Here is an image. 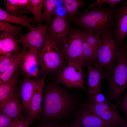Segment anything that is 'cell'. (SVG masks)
<instances>
[{"label": "cell", "instance_id": "19", "mask_svg": "<svg viewBox=\"0 0 127 127\" xmlns=\"http://www.w3.org/2000/svg\"><path fill=\"white\" fill-rule=\"evenodd\" d=\"M21 71L18 67L11 78L0 86V108L12 95L19 91L17 84Z\"/></svg>", "mask_w": 127, "mask_h": 127}, {"label": "cell", "instance_id": "1", "mask_svg": "<svg viewBox=\"0 0 127 127\" xmlns=\"http://www.w3.org/2000/svg\"><path fill=\"white\" fill-rule=\"evenodd\" d=\"M114 19L113 9L95 7L77 14L74 20L75 24L86 32L100 37L113 32Z\"/></svg>", "mask_w": 127, "mask_h": 127}, {"label": "cell", "instance_id": "21", "mask_svg": "<svg viewBox=\"0 0 127 127\" xmlns=\"http://www.w3.org/2000/svg\"><path fill=\"white\" fill-rule=\"evenodd\" d=\"M43 0H28L24 7V11L30 12L33 16L37 25H42V10L43 7Z\"/></svg>", "mask_w": 127, "mask_h": 127}, {"label": "cell", "instance_id": "25", "mask_svg": "<svg viewBox=\"0 0 127 127\" xmlns=\"http://www.w3.org/2000/svg\"><path fill=\"white\" fill-rule=\"evenodd\" d=\"M22 27H19L12 25L8 22L0 21V31L9 33L16 38L20 37L22 35Z\"/></svg>", "mask_w": 127, "mask_h": 127}, {"label": "cell", "instance_id": "2", "mask_svg": "<svg viewBox=\"0 0 127 127\" xmlns=\"http://www.w3.org/2000/svg\"><path fill=\"white\" fill-rule=\"evenodd\" d=\"M75 101L65 88L51 84L43 92L42 114L48 118L61 117L73 108Z\"/></svg>", "mask_w": 127, "mask_h": 127}, {"label": "cell", "instance_id": "30", "mask_svg": "<svg viewBox=\"0 0 127 127\" xmlns=\"http://www.w3.org/2000/svg\"><path fill=\"white\" fill-rule=\"evenodd\" d=\"M15 120L0 112V127H12Z\"/></svg>", "mask_w": 127, "mask_h": 127}, {"label": "cell", "instance_id": "5", "mask_svg": "<svg viewBox=\"0 0 127 127\" xmlns=\"http://www.w3.org/2000/svg\"><path fill=\"white\" fill-rule=\"evenodd\" d=\"M38 64L43 75L58 73L62 69L64 57L60 50L51 40L48 38L41 52L37 55Z\"/></svg>", "mask_w": 127, "mask_h": 127}, {"label": "cell", "instance_id": "28", "mask_svg": "<svg viewBox=\"0 0 127 127\" xmlns=\"http://www.w3.org/2000/svg\"><path fill=\"white\" fill-rule=\"evenodd\" d=\"M20 52H13L4 58L0 61V74L3 72L8 67Z\"/></svg>", "mask_w": 127, "mask_h": 127}, {"label": "cell", "instance_id": "12", "mask_svg": "<svg viewBox=\"0 0 127 127\" xmlns=\"http://www.w3.org/2000/svg\"><path fill=\"white\" fill-rule=\"evenodd\" d=\"M75 122L80 127H119L105 121L84 107L77 112Z\"/></svg>", "mask_w": 127, "mask_h": 127}, {"label": "cell", "instance_id": "32", "mask_svg": "<svg viewBox=\"0 0 127 127\" xmlns=\"http://www.w3.org/2000/svg\"><path fill=\"white\" fill-rule=\"evenodd\" d=\"M121 108L126 116H127V94L126 93L122 101Z\"/></svg>", "mask_w": 127, "mask_h": 127}, {"label": "cell", "instance_id": "24", "mask_svg": "<svg viewBox=\"0 0 127 127\" xmlns=\"http://www.w3.org/2000/svg\"><path fill=\"white\" fill-rule=\"evenodd\" d=\"M83 51L84 58L87 65H92L96 57V52L86 41L82 32Z\"/></svg>", "mask_w": 127, "mask_h": 127}, {"label": "cell", "instance_id": "8", "mask_svg": "<svg viewBox=\"0 0 127 127\" xmlns=\"http://www.w3.org/2000/svg\"><path fill=\"white\" fill-rule=\"evenodd\" d=\"M67 66L57 73V79L69 89L76 87L86 90L85 82L82 70V66L74 61L68 62Z\"/></svg>", "mask_w": 127, "mask_h": 127}, {"label": "cell", "instance_id": "26", "mask_svg": "<svg viewBox=\"0 0 127 127\" xmlns=\"http://www.w3.org/2000/svg\"><path fill=\"white\" fill-rule=\"evenodd\" d=\"M4 3L7 12L15 16H21L18 0H5Z\"/></svg>", "mask_w": 127, "mask_h": 127}, {"label": "cell", "instance_id": "13", "mask_svg": "<svg viewBox=\"0 0 127 127\" xmlns=\"http://www.w3.org/2000/svg\"><path fill=\"white\" fill-rule=\"evenodd\" d=\"M114 19L115 32L114 36L116 42L120 47L123 45L127 34V4L113 10Z\"/></svg>", "mask_w": 127, "mask_h": 127}, {"label": "cell", "instance_id": "4", "mask_svg": "<svg viewBox=\"0 0 127 127\" xmlns=\"http://www.w3.org/2000/svg\"><path fill=\"white\" fill-rule=\"evenodd\" d=\"M113 37V32L102 37L95 60L92 65L95 67L108 71L113 66L121 48L114 41Z\"/></svg>", "mask_w": 127, "mask_h": 127}, {"label": "cell", "instance_id": "11", "mask_svg": "<svg viewBox=\"0 0 127 127\" xmlns=\"http://www.w3.org/2000/svg\"><path fill=\"white\" fill-rule=\"evenodd\" d=\"M46 76L43 75L34 92L29 111L25 118V125L28 127L35 119H39L42 114L41 103L45 80Z\"/></svg>", "mask_w": 127, "mask_h": 127}, {"label": "cell", "instance_id": "31", "mask_svg": "<svg viewBox=\"0 0 127 127\" xmlns=\"http://www.w3.org/2000/svg\"><path fill=\"white\" fill-rule=\"evenodd\" d=\"M106 99L104 96L101 92L97 94L91 100L88 102L100 103L104 102Z\"/></svg>", "mask_w": 127, "mask_h": 127}, {"label": "cell", "instance_id": "14", "mask_svg": "<svg viewBox=\"0 0 127 127\" xmlns=\"http://www.w3.org/2000/svg\"><path fill=\"white\" fill-rule=\"evenodd\" d=\"M38 53L35 50L29 49L20 60L19 67L24 76L35 78L39 73Z\"/></svg>", "mask_w": 127, "mask_h": 127}, {"label": "cell", "instance_id": "7", "mask_svg": "<svg viewBox=\"0 0 127 127\" xmlns=\"http://www.w3.org/2000/svg\"><path fill=\"white\" fill-rule=\"evenodd\" d=\"M88 102L83 107L111 124L119 127H127L126 122L118 112L116 106L107 99L100 103Z\"/></svg>", "mask_w": 127, "mask_h": 127}, {"label": "cell", "instance_id": "23", "mask_svg": "<svg viewBox=\"0 0 127 127\" xmlns=\"http://www.w3.org/2000/svg\"><path fill=\"white\" fill-rule=\"evenodd\" d=\"M57 1L56 0H43L44 11L42 13V21H45L48 25L52 20V17L56 9Z\"/></svg>", "mask_w": 127, "mask_h": 127}, {"label": "cell", "instance_id": "22", "mask_svg": "<svg viewBox=\"0 0 127 127\" xmlns=\"http://www.w3.org/2000/svg\"><path fill=\"white\" fill-rule=\"evenodd\" d=\"M63 6L67 15L70 18L75 20L77 10L80 7L86 5L85 3L81 0H62Z\"/></svg>", "mask_w": 127, "mask_h": 127}, {"label": "cell", "instance_id": "15", "mask_svg": "<svg viewBox=\"0 0 127 127\" xmlns=\"http://www.w3.org/2000/svg\"><path fill=\"white\" fill-rule=\"evenodd\" d=\"M88 72L87 92L88 101L91 100L97 94L101 92V83L107 75L106 71L92 65H86Z\"/></svg>", "mask_w": 127, "mask_h": 127}, {"label": "cell", "instance_id": "17", "mask_svg": "<svg viewBox=\"0 0 127 127\" xmlns=\"http://www.w3.org/2000/svg\"><path fill=\"white\" fill-rule=\"evenodd\" d=\"M19 93L18 91L13 94L0 108V112L14 120L25 119L22 111Z\"/></svg>", "mask_w": 127, "mask_h": 127}, {"label": "cell", "instance_id": "16", "mask_svg": "<svg viewBox=\"0 0 127 127\" xmlns=\"http://www.w3.org/2000/svg\"><path fill=\"white\" fill-rule=\"evenodd\" d=\"M40 80L24 76L20 81L19 95L21 99V108L28 113L34 92Z\"/></svg>", "mask_w": 127, "mask_h": 127}, {"label": "cell", "instance_id": "33", "mask_svg": "<svg viewBox=\"0 0 127 127\" xmlns=\"http://www.w3.org/2000/svg\"><path fill=\"white\" fill-rule=\"evenodd\" d=\"M12 127H28L25 125V118L23 119H16Z\"/></svg>", "mask_w": 127, "mask_h": 127}, {"label": "cell", "instance_id": "3", "mask_svg": "<svg viewBox=\"0 0 127 127\" xmlns=\"http://www.w3.org/2000/svg\"><path fill=\"white\" fill-rule=\"evenodd\" d=\"M127 46L123 45L115 61V66L108 71V100L118 102L127 86Z\"/></svg>", "mask_w": 127, "mask_h": 127}, {"label": "cell", "instance_id": "20", "mask_svg": "<svg viewBox=\"0 0 127 127\" xmlns=\"http://www.w3.org/2000/svg\"><path fill=\"white\" fill-rule=\"evenodd\" d=\"M28 48L24 47L23 49L8 67L0 74V86L6 83L12 77L19 67L21 59L28 51Z\"/></svg>", "mask_w": 127, "mask_h": 127}, {"label": "cell", "instance_id": "10", "mask_svg": "<svg viewBox=\"0 0 127 127\" xmlns=\"http://www.w3.org/2000/svg\"><path fill=\"white\" fill-rule=\"evenodd\" d=\"M71 29L64 16L55 14L48 25L47 34L48 38L52 40L57 47L58 45L61 44Z\"/></svg>", "mask_w": 127, "mask_h": 127}, {"label": "cell", "instance_id": "27", "mask_svg": "<svg viewBox=\"0 0 127 127\" xmlns=\"http://www.w3.org/2000/svg\"><path fill=\"white\" fill-rule=\"evenodd\" d=\"M82 32L86 40L96 52L101 44V38L99 36L91 34L85 30L82 31Z\"/></svg>", "mask_w": 127, "mask_h": 127}, {"label": "cell", "instance_id": "18", "mask_svg": "<svg viewBox=\"0 0 127 127\" xmlns=\"http://www.w3.org/2000/svg\"><path fill=\"white\" fill-rule=\"evenodd\" d=\"M20 42L11 33L1 32L0 33V61L6 57L15 52H20Z\"/></svg>", "mask_w": 127, "mask_h": 127}, {"label": "cell", "instance_id": "35", "mask_svg": "<svg viewBox=\"0 0 127 127\" xmlns=\"http://www.w3.org/2000/svg\"><path fill=\"white\" fill-rule=\"evenodd\" d=\"M67 127H80L79 125L76 123L74 122V123L71 126H68Z\"/></svg>", "mask_w": 127, "mask_h": 127}, {"label": "cell", "instance_id": "34", "mask_svg": "<svg viewBox=\"0 0 127 127\" xmlns=\"http://www.w3.org/2000/svg\"><path fill=\"white\" fill-rule=\"evenodd\" d=\"M68 125H69L68 124H66L60 126H39L38 127H67L68 126Z\"/></svg>", "mask_w": 127, "mask_h": 127}, {"label": "cell", "instance_id": "9", "mask_svg": "<svg viewBox=\"0 0 127 127\" xmlns=\"http://www.w3.org/2000/svg\"><path fill=\"white\" fill-rule=\"evenodd\" d=\"M48 25L46 24L30 29L28 32L20 37V42L24 47L33 49L38 54L43 49L48 39L47 34Z\"/></svg>", "mask_w": 127, "mask_h": 127}, {"label": "cell", "instance_id": "29", "mask_svg": "<svg viewBox=\"0 0 127 127\" xmlns=\"http://www.w3.org/2000/svg\"><path fill=\"white\" fill-rule=\"evenodd\" d=\"M122 1L121 0H97L94 2L90 3L87 8L83 12H87L96 7L97 5H98V7L100 8L103 4L104 3L109 4L112 9L118 3Z\"/></svg>", "mask_w": 127, "mask_h": 127}, {"label": "cell", "instance_id": "6", "mask_svg": "<svg viewBox=\"0 0 127 127\" xmlns=\"http://www.w3.org/2000/svg\"><path fill=\"white\" fill-rule=\"evenodd\" d=\"M82 37V31L71 29L62 44L60 50L67 62H75L82 67L86 65L83 53Z\"/></svg>", "mask_w": 127, "mask_h": 127}]
</instances>
